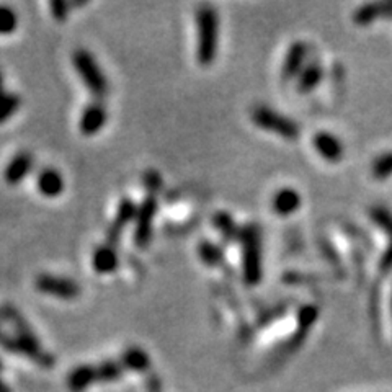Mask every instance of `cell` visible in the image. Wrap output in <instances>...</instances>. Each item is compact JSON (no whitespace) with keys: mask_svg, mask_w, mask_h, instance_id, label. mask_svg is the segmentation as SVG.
<instances>
[{"mask_svg":"<svg viewBox=\"0 0 392 392\" xmlns=\"http://www.w3.org/2000/svg\"><path fill=\"white\" fill-rule=\"evenodd\" d=\"M157 203L154 199V196H149L148 199L143 203V206L138 209V226H136V235L134 240L139 247H144L150 239V231H152V220L154 214H156Z\"/></svg>","mask_w":392,"mask_h":392,"instance_id":"ba28073f","label":"cell"},{"mask_svg":"<svg viewBox=\"0 0 392 392\" xmlns=\"http://www.w3.org/2000/svg\"><path fill=\"white\" fill-rule=\"evenodd\" d=\"M314 145L317 152L326 159L327 162H339L344 156V145L334 134L330 133H317L314 138Z\"/></svg>","mask_w":392,"mask_h":392,"instance_id":"8fae6325","label":"cell"},{"mask_svg":"<svg viewBox=\"0 0 392 392\" xmlns=\"http://www.w3.org/2000/svg\"><path fill=\"white\" fill-rule=\"evenodd\" d=\"M6 90H3V74H2V71H0V93H3Z\"/></svg>","mask_w":392,"mask_h":392,"instance_id":"484cf974","label":"cell"},{"mask_svg":"<svg viewBox=\"0 0 392 392\" xmlns=\"http://www.w3.org/2000/svg\"><path fill=\"white\" fill-rule=\"evenodd\" d=\"M252 120L255 125L270 133L280 134L281 138L296 139L299 136V126L293 120L273 112L268 107H257L252 112Z\"/></svg>","mask_w":392,"mask_h":392,"instance_id":"3957f363","label":"cell"},{"mask_svg":"<svg viewBox=\"0 0 392 392\" xmlns=\"http://www.w3.org/2000/svg\"><path fill=\"white\" fill-rule=\"evenodd\" d=\"M36 188L46 198H56L64 191V177L56 168H43L36 177Z\"/></svg>","mask_w":392,"mask_h":392,"instance_id":"30bf717a","label":"cell"},{"mask_svg":"<svg viewBox=\"0 0 392 392\" xmlns=\"http://www.w3.org/2000/svg\"><path fill=\"white\" fill-rule=\"evenodd\" d=\"M371 216H373V220L376 221L377 226H381L382 229L391 232V234H392V216L386 211V209L376 208L375 211L371 213Z\"/></svg>","mask_w":392,"mask_h":392,"instance_id":"7402d4cb","label":"cell"},{"mask_svg":"<svg viewBox=\"0 0 392 392\" xmlns=\"http://www.w3.org/2000/svg\"><path fill=\"white\" fill-rule=\"evenodd\" d=\"M308 48L304 43H294L289 48L288 54H286L285 62H283V79L288 80L298 75L301 69H303L304 59H306Z\"/></svg>","mask_w":392,"mask_h":392,"instance_id":"4fadbf2b","label":"cell"},{"mask_svg":"<svg viewBox=\"0 0 392 392\" xmlns=\"http://www.w3.org/2000/svg\"><path fill=\"white\" fill-rule=\"evenodd\" d=\"M391 265H392V245L389 247V250H387V252H386L384 258H382V267L389 268Z\"/></svg>","mask_w":392,"mask_h":392,"instance_id":"d4e9b609","label":"cell"},{"mask_svg":"<svg viewBox=\"0 0 392 392\" xmlns=\"http://www.w3.org/2000/svg\"><path fill=\"white\" fill-rule=\"evenodd\" d=\"M92 265H93V270L97 273H102V275L115 271L118 265H120V258H118L115 247L108 244L100 245V247L93 252Z\"/></svg>","mask_w":392,"mask_h":392,"instance_id":"7c38bea8","label":"cell"},{"mask_svg":"<svg viewBox=\"0 0 392 392\" xmlns=\"http://www.w3.org/2000/svg\"><path fill=\"white\" fill-rule=\"evenodd\" d=\"M108 112L102 102H93L82 112L80 116V131L84 136H95L102 127L107 125Z\"/></svg>","mask_w":392,"mask_h":392,"instance_id":"52a82bcc","label":"cell"},{"mask_svg":"<svg viewBox=\"0 0 392 392\" xmlns=\"http://www.w3.org/2000/svg\"><path fill=\"white\" fill-rule=\"evenodd\" d=\"M145 362V355L143 352H139V350H131V352H127L125 355V363L127 366H133V368H143Z\"/></svg>","mask_w":392,"mask_h":392,"instance_id":"603a6c76","label":"cell"},{"mask_svg":"<svg viewBox=\"0 0 392 392\" xmlns=\"http://www.w3.org/2000/svg\"><path fill=\"white\" fill-rule=\"evenodd\" d=\"M198 21V61L209 66L217 51V15L211 6L199 7L196 13Z\"/></svg>","mask_w":392,"mask_h":392,"instance_id":"6da1fadb","label":"cell"},{"mask_svg":"<svg viewBox=\"0 0 392 392\" xmlns=\"http://www.w3.org/2000/svg\"><path fill=\"white\" fill-rule=\"evenodd\" d=\"M18 28V17L10 7L0 6V35H12Z\"/></svg>","mask_w":392,"mask_h":392,"instance_id":"d6986e66","label":"cell"},{"mask_svg":"<svg viewBox=\"0 0 392 392\" xmlns=\"http://www.w3.org/2000/svg\"><path fill=\"white\" fill-rule=\"evenodd\" d=\"M373 175L376 179H386V177L392 175V152L376 159L373 163Z\"/></svg>","mask_w":392,"mask_h":392,"instance_id":"ffe728a7","label":"cell"},{"mask_svg":"<svg viewBox=\"0 0 392 392\" xmlns=\"http://www.w3.org/2000/svg\"><path fill=\"white\" fill-rule=\"evenodd\" d=\"M93 377H97V371L90 366H80L74 369L69 376V387L72 391L79 392L85 389L90 382L93 381Z\"/></svg>","mask_w":392,"mask_h":392,"instance_id":"ac0fdd59","label":"cell"},{"mask_svg":"<svg viewBox=\"0 0 392 392\" xmlns=\"http://www.w3.org/2000/svg\"><path fill=\"white\" fill-rule=\"evenodd\" d=\"M31 170H33V156L26 150H21L7 163L6 170H3V179L8 185L17 186L30 175Z\"/></svg>","mask_w":392,"mask_h":392,"instance_id":"5b68a950","label":"cell"},{"mask_svg":"<svg viewBox=\"0 0 392 392\" xmlns=\"http://www.w3.org/2000/svg\"><path fill=\"white\" fill-rule=\"evenodd\" d=\"M20 105L21 100L17 93H0V125H3V123L10 120V118L20 110Z\"/></svg>","mask_w":392,"mask_h":392,"instance_id":"e0dca14e","label":"cell"},{"mask_svg":"<svg viewBox=\"0 0 392 392\" xmlns=\"http://www.w3.org/2000/svg\"><path fill=\"white\" fill-rule=\"evenodd\" d=\"M0 345H2L3 348L10 350V352H15V341H13V337L7 335L6 332L2 330V327H0Z\"/></svg>","mask_w":392,"mask_h":392,"instance_id":"cb8c5ba5","label":"cell"},{"mask_svg":"<svg viewBox=\"0 0 392 392\" xmlns=\"http://www.w3.org/2000/svg\"><path fill=\"white\" fill-rule=\"evenodd\" d=\"M322 80V69L319 64H309V66L301 72L299 82H298V90L299 93H308L309 90L316 89Z\"/></svg>","mask_w":392,"mask_h":392,"instance_id":"9a60e30c","label":"cell"},{"mask_svg":"<svg viewBox=\"0 0 392 392\" xmlns=\"http://www.w3.org/2000/svg\"><path fill=\"white\" fill-rule=\"evenodd\" d=\"M35 288L39 293L61 299H75L80 294V286L74 280L64 276H54L49 275V273H41V275L36 276Z\"/></svg>","mask_w":392,"mask_h":392,"instance_id":"277c9868","label":"cell"},{"mask_svg":"<svg viewBox=\"0 0 392 392\" xmlns=\"http://www.w3.org/2000/svg\"><path fill=\"white\" fill-rule=\"evenodd\" d=\"M384 13H392V3H368V6L358 8L355 13V21L357 24H369Z\"/></svg>","mask_w":392,"mask_h":392,"instance_id":"2e32d148","label":"cell"},{"mask_svg":"<svg viewBox=\"0 0 392 392\" xmlns=\"http://www.w3.org/2000/svg\"><path fill=\"white\" fill-rule=\"evenodd\" d=\"M49 8H51V15L56 18L57 21H66L69 18V12L72 8V3L69 2H51L49 3Z\"/></svg>","mask_w":392,"mask_h":392,"instance_id":"44dd1931","label":"cell"},{"mask_svg":"<svg viewBox=\"0 0 392 392\" xmlns=\"http://www.w3.org/2000/svg\"><path fill=\"white\" fill-rule=\"evenodd\" d=\"M136 216H138V208H136V204L133 202H130V199H123L120 206H118L115 221L112 222L110 227H108L107 232L108 245H115L118 240H120L123 229H125L127 222H131V220H134Z\"/></svg>","mask_w":392,"mask_h":392,"instance_id":"9c48e42d","label":"cell"},{"mask_svg":"<svg viewBox=\"0 0 392 392\" xmlns=\"http://www.w3.org/2000/svg\"><path fill=\"white\" fill-rule=\"evenodd\" d=\"M301 206V196L293 188H283L273 196L271 208L280 216H289Z\"/></svg>","mask_w":392,"mask_h":392,"instance_id":"5bb4252c","label":"cell"},{"mask_svg":"<svg viewBox=\"0 0 392 392\" xmlns=\"http://www.w3.org/2000/svg\"><path fill=\"white\" fill-rule=\"evenodd\" d=\"M244 268L245 278L249 283H257L262 276L260 271V249H258V237L253 229H249L245 235V255H244Z\"/></svg>","mask_w":392,"mask_h":392,"instance_id":"8992f818","label":"cell"},{"mask_svg":"<svg viewBox=\"0 0 392 392\" xmlns=\"http://www.w3.org/2000/svg\"><path fill=\"white\" fill-rule=\"evenodd\" d=\"M72 64L77 74L80 75L84 85L89 89L90 95H93L97 100H103L108 95V80L100 69L98 62L87 49H77L72 54Z\"/></svg>","mask_w":392,"mask_h":392,"instance_id":"7a4b0ae2","label":"cell"}]
</instances>
